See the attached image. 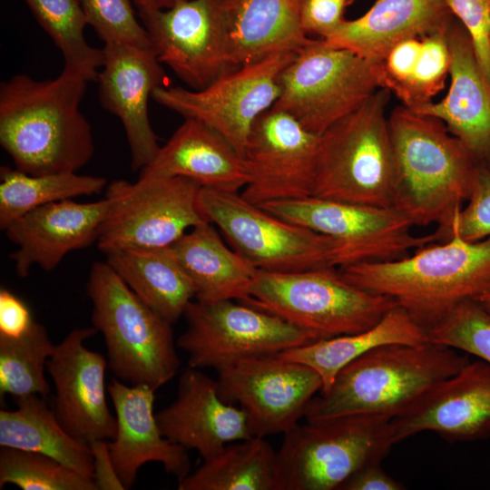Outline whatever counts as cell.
<instances>
[{"label":"cell","instance_id":"1","mask_svg":"<svg viewBox=\"0 0 490 490\" xmlns=\"http://www.w3.org/2000/svg\"><path fill=\"white\" fill-rule=\"evenodd\" d=\"M87 81L63 69L52 80L16 74L0 84V144L31 175L76 172L93 158L92 128L80 110Z\"/></svg>","mask_w":490,"mask_h":490},{"label":"cell","instance_id":"2","mask_svg":"<svg viewBox=\"0 0 490 490\" xmlns=\"http://www.w3.org/2000/svg\"><path fill=\"white\" fill-rule=\"evenodd\" d=\"M388 124L396 161L392 206L414 226L436 224L445 241L470 196L479 161L436 118L402 105Z\"/></svg>","mask_w":490,"mask_h":490},{"label":"cell","instance_id":"3","mask_svg":"<svg viewBox=\"0 0 490 490\" xmlns=\"http://www.w3.org/2000/svg\"><path fill=\"white\" fill-rule=\"evenodd\" d=\"M338 270L351 284L392 298L426 331L456 305L490 288V237L467 241L453 233L402 259Z\"/></svg>","mask_w":490,"mask_h":490},{"label":"cell","instance_id":"4","mask_svg":"<svg viewBox=\"0 0 490 490\" xmlns=\"http://www.w3.org/2000/svg\"><path fill=\"white\" fill-rule=\"evenodd\" d=\"M469 362L467 354L432 342L378 347L344 367L330 387L313 397L305 417L379 415L392 419Z\"/></svg>","mask_w":490,"mask_h":490},{"label":"cell","instance_id":"5","mask_svg":"<svg viewBox=\"0 0 490 490\" xmlns=\"http://www.w3.org/2000/svg\"><path fill=\"white\" fill-rule=\"evenodd\" d=\"M390 94L378 89L319 134L312 196L392 206L396 161L387 115Z\"/></svg>","mask_w":490,"mask_h":490},{"label":"cell","instance_id":"6","mask_svg":"<svg viewBox=\"0 0 490 490\" xmlns=\"http://www.w3.org/2000/svg\"><path fill=\"white\" fill-rule=\"evenodd\" d=\"M86 291L93 327L104 340L108 366L117 379L154 390L180 367L172 324L147 306L105 262H94Z\"/></svg>","mask_w":490,"mask_h":490},{"label":"cell","instance_id":"7","mask_svg":"<svg viewBox=\"0 0 490 490\" xmlns=\"http://www.w3.org/2000/svg\"><path fill=\"white\" fill-rule=\"evenodd\" d=\"M283 435L279 490H338L362 467L381 463L394 445L391 418L379 415L307 421Z\"/></svg>","mask_w":490,"mask_h":490},{"label":"cell","instance_id":"8","mask_svg":"<svg viewBox=\"0 0 490 490\" xmlns=\"http://www.w3.org/2000/svg\"><path fill=\"white\" fill-rule=\"evenodd\" d=\"M242 302L269 311L321 338L363 331L397 302L347 281L335 267L293 272L259 270Z\"/></svg>","mask_w":490,"mask_h":490},{"label":"cell","instance_id":"9","mask_svg":"<svg viewBox=\"0 0 490 490\" xmlns=\"http://www.w3.org/2000/svg\"><path fill=\"white\" fill-rule=\"evenodd\" d=\"M286 220L305 226L334 241L332 266L402 259L440 240L436 231L412 233V221L395 207H377L309 196L259 205Z\"/></svg>","mask_w":490,"mask_h":490},{"label":"cell","instance_id":"10","mask_svg":"<svg viewBox=\"0 0 490 490\" xmlns=\"http://www.w3.org/2000/svg\"><path fill=\"white\" fill-rule=\"evenodd\" d=\"M274 108L294 116L321 134L362 105L380 89L377 63L313 39L299 50L280 75Z\"/></svg>","mask_w":490,"mask_h":490},{"label":"cell","instance_id":"11","mask_svg":"<svg viewBox=\"0 0 490 490\" xmlns=\"http://www.w3.org/2000/svg\"><path fill=\"white\" fill-rule=\"evenodd\" d=\"M201 186L184 177L116 180L107 185L109 207L97 247L106 255L126 249L172 245L192 228L209 222L199 205Z\"/></svg>","mask_w":490,"mask_h":490},{"label":"cell","instance_id":"12","mask_svg":"<svg viewBox=\"0 0 490 490\" xmlns=\"http://www.w3.org/2000/svg\"><path fill=\"white\" fill-rule=\"evenodd\" d=\"M187 328L176 345L187 352L188 365L217 371L242 360L306 345L321 338L284 318L233 299L191 301Z\"/></svg>","mask_w":490,"mask_h":490},{"label":"cell","instance_id":"13","mask_svg":"<svg viewBox=\"0 0 490 490\" xmlns=\"http://www.w3.org/2000/svg\"><path fill=\"white\" fill-rule=\"evenodd\" d=\"M199 205L207 220L258 270L293 272L332 266L330 238L278 217L239 192L201 187Z\"/></svg>","mask_w":490,"mask_h":490},{"label":"cell","instance_id":"14","mask_svg":"<svg viewBox=\"0 0 490 490\" xmlns=\"http://www.w3.org/2000/svg\"><path fill=\"white\" fill-rule=\"evenodd\" d=\"M296 54H277L230 70L201 90L163 85L152 98L211 127L244 158L252 125L277 102L280 75Z\"/></svg>","mask_w":490,"mask_h":490},{"label":"cell","instance_id":"15","mask_svg":"<svg viewBox=\"0 0 490 490\" xmlns=\"http://www.w3.org/2000/svg\"><path fill=\"white\" fill-rule=\"evenodd\" d=\"M217 372L220 397L245 411L251 436L291 429L323 387L312 368L279 355L248 358Z\"/></svg>","mask_w":490,"mask_h":490},{"label":"cell","instance_id":"16","mask_svg":"<svg viewBox=\"0 0 490 490\" xmlns=\"http://www.w3.org/2000/svg\"><path fill=\"white\" fill-rule=\"evenodd\" d=\"M319 134L273 106L250 130L244 159L250 179L240 193L253 204L313 195Z\"/></svg>","mask_w":490,"mask_h":490},{"label":"cell","instance_id":"17","mask_svg":"<svg viewBox=\"0 0 490 490\" xmlns=\"http://www.w3.org/2000/svg\"><path fill=\"white\" fill-rule=\"evenodd\" d=\"M139 15L159 61L192 90L230 71L220 0H184Z\"/></svg>","mask_w":490,"mask_h":490},{"label":"cell","instance_id":"18","mask_svg":"<svg viewBox=\"0 0 490 490\" xmlns=\"http://www.w3.org/2000/svg\"><path fill=\"white\" fill-rule=\"evenodd\" d=\"M96 333L93 327L74 328L55 345L46 364L55 389L54 411L58 420L71 436L87 445L110 441L117 430L105 395L108 363L84 345Z\"/></svg>","mask_w":490,"mask_h":490},{"label":"cell","instance_id":"19","mask_svg":"<svg viewBox=\"0 0 490 490\" xmlns=\"http://www.w3.org/2000/svg\"><path fill=\"white\" fill-rule=\"evenodd\" d=\"M96 82L102 106L117 116L131 151L132 171L152 162L161 146L149 115L148 102L167 76L152 47L104 44Z\"/></svg>","mask_w":490,"mask_h":490},{"label":"cell","instance_id":"20","mask_svg":"<svg viewBox=\"0 0 490 490\" xmlns=\"http://www.w3.org/2000/svg\"><path fill=\"white\" fill-rule=\"evenodd\" d=\"M391 426L394 444L424 431L450 441L489 436L490 364L482 359L469 362L392 418Z\"/></svg>","mask_w":490,"mask_h":490},{"label":"cell","instance_id":"21","mask_svg":"<svg viewBox=\"0 0 490 490\" xmlns=\"http://www.w3.org/2000/svg\"><path fill=\"white\" fill-rule=\"evenodd\" d=\"M155 416L166 438L203 460L251 436L245 411L220 397L217 380L190 366L180 376L174 400Z\"/></svg>","mask_w":490,"mask_h":490},{"label":"cell","instance_id":"22","mask_svg":"<svg viewBox=\"0 0 490 490\" xmlns=\"http://www.w3.org/2000/svg\"><path fill=\"white\" fill-rule=\"evenodd\" d=\"M109 201L80 203L72 199L38 207L11 222L5 234L17 249L10 255L17 276L33 266L54 270L69 252L97 240Z\"/></svg>","mask_w":490,"mask_h":490},{"label":"cell","instance_id":"23","mask_svg":"<svg viewBox=\"0 0 490 490\" xmlns=\"http://www.w3.org/2000/svg\"><path fill=\"white\" fill-rule=\"evenodd\" d=\"M117 421L116 435L108 442L115 472L125 489L131 488L139 469L148 462L162 465L181 481L191 471L187 449L166 438L153 413L156 390L113 378L107 387Z\"/></svg>","mask_w":490,"mask_h":490},{"label":"cell","instance_id":"24","mask_svg":"<svg viewBox=\"0 0 490 490\" xmlns=\"http://www.w3.org/2000/svg\"><path fill=\"white\" fill-rule=\"evenodd\" d=\"M447 42L450 51L448 92L438 102L431 101L411 110L440 120L478 161L487 160L490 157V83L460 23L451 22Z\"/></svg>","mask_w":490,"mask_h":490},{"label":"cell","instance_id":"25","mask_svg":"<svg viewBox=\"0 0 490 490\" xmlns=\"http://www.w3.org/2000/svg\"><path fill=\"white\" fill-rule=\"evenodd\" d=\"M184 177L202 188L238 192L250 179L246 160L218 132L186 118L139 178Z\"/></svg>","mask_w":490,"mask_h":490},{"label":"cell","instance_id":"26","mask_svg":"<svg viewBox=\"0 0 490 490\" xmlns=\"http://www.w3.org/2000/svg\"><path fill=\"white\" fill-rule=\"evenodd\" d=\"M300 0H220L230 70L281 53H298L313 39L299 20Z\"/></svg>","mask_w":490,"mask_h":490},{"label":"cell","instance_id":"27","mask_svg":"<svg viewBox=\"0 0 490 490\" xmlns=\"http://www.w3.org/2000/svg\"><path fill=\"white\" fill-rule=\"evenodd\" d=\"M453 17L445 0H377L363 15L345 19L321 40L379 63L398 43L437 31Z\"/></svg>","mask_w":490,"mask_h":490},{"label":"cell","instance_id":"28","mask_svg":"<svg viewBox=\"0 0 490 490\" xmlns=\"http://www.w3.org/2000/svg\"><path fill=\"white\" fill-rule=\"evenodd\" d=\"M170 249L191 280L197 300L243 301L250 297L259 270L226 246L211 222L188 230Z\"/></svg>","mask_w":490,"mask_h":490},{"label":"cell","instance_id":"29","mask_svg":"<svg viewBox=\"0 0 490 490\" xmlns=\"http://www.w3.org/2000/svg\"><path fill=\"white\" fill-rule=\"evenodd\" d=\"M427 342L425 328L397 305L368 329L320 338L278 355L316 371L323 383L320 392H325L344 367L374 348L395 344L418 346Z\"/></svg>","mask_w":490,"mask_h":490},{"label":"cell","instance_id":"30","mask_svg":"<svg viewBox=\"0 0 490 490\" xmlns=\"http://www.w3.org/2000/svg\"><path fill=\"white\" fill-rule=\"evenodd\" d=\"M106 257L134 294L171 324L183 316L195 298L194 286L170 247L126 249Z\"/></svg>","mask_w":490,"mask_h":490},{"label":"cell","instance_id":"31","mask_svg":"<svg viewBox=\"0 0 490 490\" xmlns=\"http://www.w3.org/2000/svg\"><path fill=\"white\" fill-rule=\"evenodd\" d=\"M16 408L0 410V446L51 456L93 478L90 446L71 436L49 408L45 398L28 395L14 398Z\"/></svg>","mask_w":490,"mask_h":490},{"label":"cell","instance_id":"32","mask_svg":"<svg viewBox=\"0 0 490 490\" xmlns=\"http://www.w3.org/2000/svg\"><path fill=\"white\" fill-rule=\"evenodd\" d=\"M179 490H279L277 451L265 437L227 445L178 482Z\"/></svg>","mask_w":490,"mask_h":490},{"label":"cell","instance_id":"33","mask_svg":"<svg viewBox=\"0 0 490 490\" xmlns=\"http://www.w3.org/2000/svg\"><path fill=\"white\" fill-rule=\"evenodd\" d=\"M0 228L46 204L99 194L107 187L103 177L60 172L31 175L8 166L0 168Z\"/></svg>","mask_w":490,"mask_h":490},{"label":"cell","instance_id":"34","mask_svg":"<svg viewBox=\"0 0 490 490\" xmlns=\"http://www.w3.org/2000/svg\"><path fill=\"white\" fill-rule=\"evenodd\" d=\"M35 20L61 52L64 69L87 82L96 81L103 61V49L84 37L88 24L80 0H24Z\"/></svg>","mask_w":490,"mask_h":490},{"label":"cell","instance_id":"35","mask_svg":"<svg viewBox=\"0 0 490 490\" xmlns=\"http://www.w3.org/2000/svg\"><path fill=\"white\" fill-rule=\"evenodd\" d=\"M54 348L46 328L36 321L19 338L0 336L1 397L38 395L45 398L51 388L44 369Z\"/></svg>","mask_w":490,"mask_h":490},{"label":"cell","instance_id":"36","mask_svg":"<svg viewBox=\"0 0 490 490\" xmlns=\"http://www.w3.org/2000/svg\"><path fill=\"white\" fill-rule=\"evenodd\" d=\"M98 490L93 477L43 454L11 447L0 450V489Z\"/></svg>","mask_w":490,"mask_h":490},{"label":"cell","instance_id":"37","mask_svg":"<svg viewBox=\"0 0 490 490\" xmlns=\"http://www.w3.org/2000/svg\"><path fill=\"white\" fill-rule=\"evenodd\" d=\"M428 341L474 355L490 364V314L465 300L426 330Z\"/></svg>","mask_w":490,"mask_h":490},{"label":"cell","instance_id":"38","mask_svg":"<svg viewBox=\"0 0 490 490\" xmlns=\"http://www.w3.org/2000/svg\"><path fill=\"white\" fill-rule=\"evenodd\" d=\"M451 22L421 37V50L414 72L396 94L403 105L414 109L431 102L443 89L450 68L447 31Z\"/></svg>","mask_w":490,"mask_h":490},{"label":"cell","instance_id":"39","mask_svg":"<svg viewBox=\"0 0 490 490\" xmlns=\"http://www.w3.org/2000/svg\"><path fill=\"white\" fill-rule=\"evenodd\" d=\"M87 24L104 44L152 47L147 31L135 17L131 0H80Z\"/></svg>","mask_w":490,"mask_h":490},{"label":"cell","instance_id":"40","mask_svg":"<svg viewBox=\"0 0 490 490\" xmlns=\"http://www.w3.org/2000/svg\"><path fill=\"white\" fill-rule=\"evenodd\" d=\"M467 203L456 214L450 236L456 233L467 241L490 237V169L479 164ZM449 236V237H450Z\"/></svg>","mask_w":490,"mask_h":490},{"label":"cell","instance_id":"41","mask_svg":"<svg viewBox=\"0 0 490 490\" xmlns=\"http://www.w3.org/2000/svg\"><path fill=\"white\" fill-rule=\"evenodd\" d=\"M472 43L481 70L490 83V0H445Z\"/></svg>","mask_w":490,"mask_h":490},{"label":"cell","instance_id":"42","mask_svg":"<svg viewBox=\"0 0 490 490\" xmlns=\"http://www.w3.org/2000/svg\"><path fill=\"white\" fill-rule=\"evenodd\" d=\"M352 0H300L299 20L305 34L320 39L329 36L345 20L343 13Z\"/></svg>","mask_w":490,"mask_h":490},{"label":"cell","instance_id":"43","mask_svg":"<svg viewBox=\"0 0 490 490\" xmlns=\"http://www.w3.org/2000/svg\"><path fill=\"white\" fill-rule=\"evenodd\" d=\"M34 320L26 305L7 289H0V336L19 338L26 333Z\"/></svg>","mask_w":490,"mask_h":490},{"label":"cell","instance_id":"44","mask_svg":"<svg viewBox=\"0 0 490 490\" xmlns=\"http://www.w3.org/2000/svg\"><path fill=\"white\" fill-rule=\"evenodd\" d=\"M405 486L389 476L380 463L368 465L352 475L338 490H402Z\"/></svg>","mask_w":490,"mask_h":490},{"label":"cell","instance_id":"45","mask_svg":"<svg viewBox=\"0 0 490 490\" xmlns=\"http://www.w3.org/2000/svg\"><path fill=\"white\" fill-rule=\"evenodd\" d=\"M93 456V480L100 489H125L113 467L108 440H95L89 444Z\"/></svg>","mask_w":490,"mask_h":490},{"label":"cell","instance_id":"46","mask_svg":"<svg viewBox=\"0 0 490 490\" xmlns=\"http://www.w3.org/2000/svg\"><path fill=\"white\" fill-rule=\"evenodd\" d=\"M139 12H152L170 8L184 0H132Z\"/></svg>","mask_w":490,"mask_h":490},{"label":"cell","instance_id":"47","mask_svg":"<svg viewBox=\"0 0 490 490\" xmlns=\"http://www.w3.org/2000/svg\"><path fill=\"white\" fill-rule=\"evenodd\" d=\"M490 314V288L475 299Z\"/></svg>","mask_w":490,"mask_h":490},{"label":"cell","instance_id":"48","mask_svg":"<svg viewBox=\"0 0 490 490\" xmlns=\"http://www.w3.org/2000/svg\"><path fill=\"white\" fill-rule=\"evenodd\" d=\"M487 160H489V161H490V157H489V158H488ZM487 167H488V168L490 169V166H487Z\"/></svg>","mask_w":490,"mask_h":490}]
</instances>
